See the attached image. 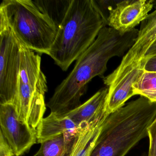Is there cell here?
Listing matches in <instances>:
<instances>
[{"mask_svg": "<svg viewBox=\"0 0 156 156\" xmlns=\"http://www.w3.org/2000/svg\"><path fill=\"white\" fill-rule=\"evenodd\" d=\"M138 32L135 29L123 34L104 27L93 44L76 60L72 72L55 88L47 104L51 113L62 115L79 106L88 83L96 76L105 77L108 61L126 53Z\"/></svg>", "mask_w": 156, "mask_h": 156, "instance_id": "cell-1", "label": "cell"}, {"mask_svg": "<svg viewBox=\"0 0 156 156\" xmlns=\"http://www.w3.org/2000/svg\"><path fill=\"white\" fill-rule=\"evenodd\" d=\"M156 117V103L142 96L129 102L107 117L90 156H126Z\"/></svg>", "mask_w": 156, "mask_h": 156, "instance_id": "cell-2", "label": "cell"}, {"mask_svg": "<svg viewBox=\"0 0 156 156\" xmlns=\"http://www.w3.org/2000/svg\"><path fill=\"white\" fill-rule=\"evenodd\" d=\"M105 26L92 0H71L48 55L62 71H67Z\"/></svg>", "mask_w": 156, "mask_h": 156, "instance_id": "cell-3", "label": "cell"}, {"mask_svg": "<svg viewBox=\"0 0 156 156\" xmlns=\"http://www.w3.org/2000/svg\"><path fill=\"white\" fill-rule=\"evenodd\" d=\"M45 3L44 1L3 0L0 21L8 25L23 45L49 55L60 23Z\"/></svg>", "mask_w": 156, "mask_h": 156, "instance_id": "cell-4", "label": "cell"}, {"mask_svg": "<svg viewBox=\"0 0 156 156\" xmlns=\"http://www.w3.org/2000/svg\"><path fill=\"white\" fill-rule=\"evenodd\" d=\"M0 105H14L18 92L21 44L8 25L0 21Z\"/></svg>", "mask_w": 156, "mask_h": 156, "instance_id": "cell-5", "label": "cell"}, {"mask_svg": "<svg viewBox=\"0 0 156 156\" xmlns=\"http://www.w3.org/2000/svg\"><path fill=\"white\" fill-rule=\"evenodd\" d=\"M39 55L21 44L17 98L14 105L20 120L32 127V101L41 72Z\"/></svg>", "mask_w": 156, "mask_h": 156, "instance_id": "cell-6", "label": "cell"}, {"mask_svg": "<svg viewBox=\"0 0 156 156\" xmlns=\"http://www.w3.org/2000/svg\"><path fill=\"white\" fill-rule=\"evenodd\" d=\"M1 131L15 156H20L37 143L36 129L18 117L12 104L0 105Z\"/></svg>", "mask_w": 156, "mask_h": 156, "instance_id": "cell-7", "label": "cell"}, {"mask_svg": "<svg viewBox=\"0 0 156 156\" xmlns=\"http://www.w3.org/2000/svg\"><path fill=\"white\" fill-rule=\"evenodd\" d=\"M156 40V7L141 22L137 37L133 45L123 56L118 67L103 78L104 83L109 86L113 82L136 67L150 47Z\"/></svg>", "mask_w": 156, "mask_h": 156, "instance_id": "cell-8", "label": "cell"}, {"mask_svg": "<svg viewBox=\"0 0 156 156\" xmlns=\"http://www.w3.org/2000/svg\"><path fill=\"white\" fill-rule=\"evenodd\" d=\"M154 0H126L119 1L109 13L107 26L126 33L147 17L154 6Z\"/></svg>", "mask_w": 156, "mask_h": 156, "instance_id": "cell-9", "label": "cell"}, {"mask_svg": "<svg viewBox=\"0 0 156 156\" xmlns=\"http://www.w3.org/2000/svg\"><path fill=\"white\" fill-rule=\"evenodd\" d=\"M144 61L136 68L124 75L108 87L106 111L110 114L124 106L125 103L135 93L133 86L144 72Z\"/></svg>", "mask_w": 156, "mask_h": 156, "instance_id": "cell-10", "label": "cell"}, {"mask_svg": "<svg viewBox=\"0 0 156 156\" xmlns=\"http://www.w3.org/2000/svg\"><path fill=\"white\" fill-rule=\"evenodd\" d=\"M107 112L89 123L80 126L68 156H90L96 144Z\"/></svg>", "mask_w": 156, "mask_h": 156, "instance_id": "cell-11", "label": "cell"}, {"mask_svg": "<svg viewBox=\"0 0 156 156\" xmlns=\"http://www.w3.org/2000/svg\"><path fill=\"white\" fill-rule=\"evenodd\" d=\"M108 91V88H102L75 109L60 115L68 118L79 127L90 123L107 112Z\"/></svg>", "mask_w": 156, "mask_h": 156, "instance_id": "cell-12", "label": "cell"}, {"mask_svg": "<svg viewBox=\"0 0 156 156\" xmlns=\"http://www.w3.org/2000/svg\"><path fill=\"white\" fill-rule=\"evenodd\" d=\"M79 127L68 118L51 113L42 119L37 127V143L41 144L65 132L76 130Z\"/></svg>", "mask_w": 156, "mask_h": 156, "instance_id": "cell-13", "label": "cell"}, {"mask_svg": "<svg viewBox=\"0 0 156 156\" xmlns=\"http://www.w3.org/2000/svg\"><path fill=\"white\" fill-rule=\"evenodd\" d=\"M78 128L65 132L41 143L40 149L34 156H68Z\"/></svg>", "mask_w": 156, "mask_h": 156, "instance_id": "cell-14", "label": "cell"}, {"mask_svg": "<svg viewBox=\"0 0 156 156\" xmlns=\"http://www.w3.org/2000/svg\"><path fill=\"white\" fill-rule=\"evenodd\" d=\"M133 88L135 95H139L156 103V73L144 71Z\"/></svg>", "mask_w": 156, "mask_h": 156, "instance_id": "cell-15", "label": "cell"}, {"mask_svg": "<svg viewBox=\"0 0 156 156\" xmlns=\"http://www.w3.org/2000/svg\"><path fill=\"white\" fill-rule=\"evenodd\" d=\"M95 7L98 11L107 26L108 19L110 12L115 8L116 6L120 1H113V0H101L96 1L92 0Z\"/></svg>", "mask_w": 156, "mask_h": 156, "instance_id": "cell-16", "label": "cell"}, {"mask_svg": "<svg viewBox=\"0 0 156 156\" xmlns=\"http://www.w3.org/2000/svg\"><path fill=\"white\" fill-rule=\"evenodd\" d=\"M147 133L149 140L147 156H156V117L148 128Z\"/></svg>", "mask_w": 156, "mask_h": 156, "instance_id": "cell-17", "label": "cell"}, {"mask_svg": "<svg viewBox=\"0 0 156 156\" xmlns=\"http://www.w3.org/2000/svg\"><path fill=\"white\" fill-rule=\"evenodd\" d=\"M12 149L5 138L0 132V156H14Z\"/></svg>", "mask_w": 156, "mask_h": 156, "instance_id": "cell-18", "label": "cell"}, {"mask_svg": "<svg viewBox=\"0 0 156 156\" xmlns=\"http://www.w3.org/2000/svg\"><path fill=\"white\" fill-rule=\"evenodd\" d=\"M142 60L144 61L143 69L144 71L156 73V55L148 59Z\"/></svg>", "mask_w": 156, "mask_h": 156, "instance_id": "cell-19", "label": "cell"}, {"mask_svg": "<svg viewBox=\"0 0 156 156\" xmlns=\"http://www.w3.org/2000/svg\"><path fill=\"white\" fill-rule=\"evenodd\" d=\"M156 55V40L147 51L143 59H147Z\"/></svg>", "mask_w": 156, "mask_h": 156, "instance_id": "cell-20", "label": "cell"}]
</instances>
